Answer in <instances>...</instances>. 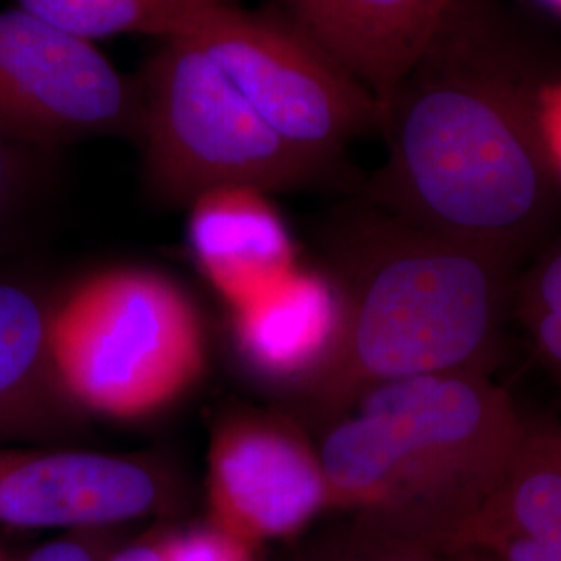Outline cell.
<instances>
[{"instance_id": "cell-12", "label": "cell", "mask_w": 561, "mask_h": 561, "mask_svg": "<svg viewBox=\"0 0 561 561\" xmlns=\"http://www.w3.org/2000/svg\"><path fill=\"white\" fill-rule=\"evenodd\" d=\"M187 240L227 310L259 300L300 266L277 208L254 187H219L192 202Z\"/></svg>"}, {"instance_id": "cell-10", "label": "cell", "mask_w": 561, "mask_h": 561, "mask_svg": "<svg viewBox=\"0 0 561 561\" xmlns=\"http://www.w3.org/2000/svg\"><path fill=\"white\" fill-rule=\"evenodd\" d=\"M227 314L229 343L243 375L296 400L319 381L340 341L337 285L327 271L308 266Z\"/></svg>"}, {"instance_id": "cell-23", "label": "cell", "mask_w": 561, "mask_h": 561, "mask_svg": "<svg viewBox=\"0 0 561 561\" xmlns=\"http://www.w3.org/2000/svg\"><path fill=\"white\" fill-rule=\"evenodd\" d=\"M447 561H497L493 560L491 556L482 553V551H474V549H460L454 553H447Z\"/></svg>"}, {"instance_id": "cell-14", "label": "cell", "mask_w": 561, "mask_h": 561, "mask_svg": "<svg viewBox=\"0 0 561 561\" xmlns=\"http://www.w3.org/2000/svg\"><path fill=\"white\" fill-rule=\"evenodd\" d=\"M50 300L25 280L0 277V443L60 439L85 421L53 373Z\"/></svg>"}, {"instance_id": "cell-3", "label": "cell", "mask_w": 561, "mask_h": 561, "mask_svg": "<svg viewBox=\"0 0 561 561\" xmlns=\"http://www.w3.org/2000/svg\"><path fill=\"white\" fill-rule=\"evenodd\" d=\"M530 424L489 373L382 382L322 422L333 512L385 522L442 553L518 458Z\"/></svg>"}, {"instance_id": "cell-6", "label": "cell", "mask_w": 561, "mask_h": 561, "mask_svg": "<svg viewBox=\"0 0 561 561\" xmlns=\"http://www.w3.org/2000/svg\"><path fill=\"white\" fill-rule=\"evenodd\" d=\"M181 36L198 42L262 119L314 159L343 167L347 144L381 127V102L285 13L231 0Z\"/></svg>"}, {"instance_id": "cell-24", "label": "cell", "mask_w": 561, "mask_h": 561, "mask_svg": "<svg viewBox=\"0 0 561 561\" xmlns=\"http://www.w3.org/2000/svg\"><path fill=\"white\" fill-rule=\"evenodd\" d=\"M545 7H549L551 11H556L558 15H561V0H541Z\"/></svg>"}, {"instance_id": "cell-25", "label": "cell", "mask_w": 561, "mask_h": 561, "mask_svg": "<svg viewBox=\"0 0 561 561\" xmlns=\"http://www.w3.org/2000/svg\"><path fill=\"white\" fill-rule=\"evenodd\" d=\"M13 558H15V556H11V553L7 551V547L0 541V561H13Z\"/></svg>"}, {"instance_id": "cell-8", "label": "cell", "mask_w": 561, "mask_h": 561, "mask_svg": "<svg viewBox=\"0 0 561 561\" xmlns=\"http://www.w3.org/2000/svg\"><path fill=\"white\" fill-rule=\"evenodd\" d=\"M204 486L206 520L259 549L333 512L319 445L277 412L238 408L215 422Z\"/></svg>"}, {"instance_id": "cell-11", "label": "cell", "mask_w": 561, "mask_h": 561, "mask_svg": "<svg viewBox=\"0 0 561 561\" xmlns=\"http://www.w3.org/2000/svg\"><path fill=\"white\" fill-rule=\"evenodd\" d=\"M451 0H280L283 13L385 102L421 60Z\"/></svg>"}, {"instance_id": "cell-7", "label": "cell", "mask_w": 561, "mask_h": 561, "mask_svg": "<svg viewBox=\"0 0 561 561\" xmlns=\"http://www.w3.org/2000/svg\"><path fill=\"white\" fill-rule=\"evenodd\" d=\"M140 83L94 42L13 7L0 11V136L32 150L140 138Z\"/></svg>"}, {"instance_id": "cell-4", "label": "cell", "mask_w": 561, "mask_h": 561, "mask_svg": "<svg viewBox=\"0 0 561 561\" xmlns=\"http://www.w3.org/2000/svg\"><path fill=\"white\" fill-rule=\"evenodd\" d=\"M48 347L60 393L83 419H157L208 368L196 301L161 271L129 264L92 271L50 300Z\"/></svg>"}, {"instance_id": "cell-13", "label": "cell", "mask_w": 561, "mask_h": 561, "mask_svg": "<svg viewBox=\"0 0 561 561\" xmlns=\"http://www.w3.org/2000/svg\"><path fill=\"white\" fill-rule=\"evenodd\" d=\"M460 549L497 561H561V424H530L512 470L445 556Z\"/></svg>"}, {"instance_id": "cell-17", "label": "cell", "mask_w": 561, "mask_h": 561, "mask_svg": "<svg viewBox=\"0 0 561 561\" xmlns=\"http://www.w3.org/2000/svg\"><path fill=\"white\" fill-rule=\"evenodd\" d=\"M164 561H259V547L241 541L210 520L164 526Z\"/></svg>"}, {"instance_id": "cell-2", "label": "cell", "mask_w": 561, "mask_h": 561, "mask_svg": "<svg viewBox=\"0 0 561 561\" xmlns=\"http://www.w3.org/2000/svg\"><path fill=\"white\" fill-rule=\"evenodd\" d=\"M324 250L340 341L300 400L319 421L382 382L489 370L516 264L364 201L333 217Z\"/></svg>"}, {"instance_id": "cell-26", "label": "cell", "mask_w": 561, "mask_h": 561, "mask_svg": "<svg viewBox=\"0 0 561 561\" xmlns=\"http://www.w3.org/2000/svg\"><path fill=\"white\" fill-rule=\"evenodd\" d=\"M560 389H561V387H560Z\"/></svg>"}, {"instance_id": "cell-18", "label": "cell", "mask_w": 561, "mask_h": 561, "mask_svg": "<svg viewBox=\"0 0 561 561\" xmlns=\"http://www.w3.org/2000/svg\"><path fill=\"white\" fill-rule=\"evenodd\" d=\"M32 148L0 136V238L20 217L34 183Z\"/></svg>"}, {"instance_id": "cell-21", "label": "cell", "mask_w": 561, "mask_h": 561, "mask_svg": "<svg viewBox=\"0 0 561 561\" xmlns=\"http://www.w3.org/2000/svg\"><path fill=\"white\" fill-rule=\"evenodd\" d=\"M537 123L547 161L561 183V78L542 80L539 85Z\"/></svg>"}, {"instance_id": "cell-19", "label": "cell", "mask_w": 561, "mask_h": 561, "mask_svg": "<svg viewBox=\"0 0 561 561\" xmlns=\"http://www.w3.org/2000/svg\"><path fill=\"white\" fill-rule=\"evenodd\" d=\"M117 547L113 530H73L36 545L13 561H108Z\"/></svg>"}, {"instance_id": "cell-16", "label": "cell", "mask_w": 561, "mask_h": 561, "mask_svg": "<svg viewBox=\"0 0 561 561\" xmlns=\"http://www.w3.org/2000/svg\"><path fill=\"white\" fill-rule=\"evenodd\" d=\"M345 516L347 520L306 542L296 561H447L433 545L385 522L360 514Z\"/></svg>"}, {"instance_id": "cell-9", "label": "cell", "mask_w": 561, "mask_h": 561, "mask_svg": "<svg viewBox=\"0 0 561 561\" xmlns=\"http://www.w3.org/2000/svg\"><path fill=\"white\" fill-rule=\"evenodd\" d=\"M185 489L154 456L0 443V526L115 530L178 514Z\"/></svg>"}, {"instance_id": "cell-20", "label": "cell", "mask_w": 561, "mask_h": 561, "mask_svg": "<svg viewBox=\"0 0 561 561\" xmlns=\"http://www.w3.org/2000/svg\"><path fill=\"white\" fill-rule=\"evenodd\" d=\"M518 301L520 314L561 308V243L522 279Z\"/></svg>"}, {"instance_id": "cell-1", "label": "cell", "mask_w": 561, "mask_h": 561, "mask_svg": "<svg viewBox=\"0 0 561 561\" xmlns=\"http://www.w3.org/2000/svg\"><path fill=\"white\" fill-rule=\"evenodd\" d=\"M533 62L477 0H451L421 60L381 104L387 159L362 201L518 262L560 221Z\"/></svg>"}, {"instance_id": "cell-15", "label": "cell", "mask_w": 561, "mask_h": 561, "mask_svg": "<svg viewBox=\"0 0 561 561\" xmlns=\"http://www.w3.org/2000/svg\"><path fill=\"white\" fill-rule=\"evenodd\" d=\"M231 0H18V7L81 41L181 36L206 11Z\"/></svg>"}, {"instance_id": "cell-22", "label": "cell", "mask_w": 561, "mask_h": 561, "mask_svg": "<svg viewBox=\"0 0 561 561\" xmlns=\"http://www.w3.org/2000/svg\"><path fill=\"white\" fill-rule=\"evenodd\" d=\"M164 526L144 533L134 541L119 545L108 561H164Z\"/></svg>"}, {"instance_id": "cell-5", "label": "cell", "mask_w": 561, "mask_h": 561, "mask_svg": "<svg viewBox=\"0 0 561 561\" xmlns=\"http://www.w3.org/2000/svg\"><path fill=\"white\" fill-rule=\"evenodd\" d=\"M140 90L144 175L161 204L190 206L233 185L271 194L343 178L340 164L283 140L190 36L162 41Z\"/></svg>"}]
</instances>
